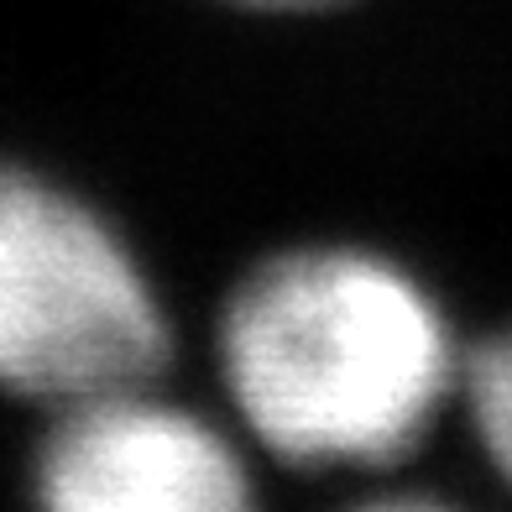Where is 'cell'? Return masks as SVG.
Instances as JSON below:
<instances>
[{
	"label": "cell",
	"instance_id": "6da1fadb",
	"mask_svg": "<svg viewBox=\"0 0 512 512\" xmlns=\"http://www.w3.org/2000/svg\"><path fill=\"white\" fill-rule=\"evenodd\" d=\"M434 293L361 246H298L241 277L220 377L241 429L298 471H392L460 392Z\"/></svg>",
	"mask_w": 512,
	"mask_h": 512
},
{
	"label": "cell",
	"instance_id": "7a4b0ae2",
	"mask_svg": "<svg viewBox=\"0 0 512 512\" xmlns=\"http://www.w3.org/2000/svg\"><path fill=\"white\" fill-rule=\"evenodd\" d=\"M162 361V298L115 225L0 162V387L63 408L152 382Z\"/></svg>",
	"mask_w": 512,
	"mask_h": 512
},
{
	"label": "cell",
	"instance_id": "3957f363",
	"mask_svg": "<svg viewBox=\"0 0 512 512\" xmlns=\"http://www.w3.org/2000/svg\"><path fill=\"white\" fill-rule=\"evenodd\" d=\"M32 486L58 512H236L251 502L230 434L152 382L63 403L37 445Z\"/></svg>",
	"mask_w": 512,
	"mask_h": 512
},
{
	"label": "cell",
	"instance_id": "277c9868",
	"mask_svg": "<svg viewBox=\"0 0 512 512\" xmlns=\"http://www.w3.org/2000/svg\"><path fill=\"white\" fill-rule=\"evenodd\" d=\"M460 392L471 408V429L481 439L492 471L512 486V330L481 340L460 371Z\"/></svg>",
	"mask_w": 512,
	"mask_h": 512
},
{
	"label": "cell",
	"instance_id": "5b68a950",
	"mask_svg": "<svg viewBox=\"0 0 512 512\" xmlns=\"http://www.w3.org/2000/svg\"><path fill=\"white\" fill-rule=\"evenodd\" d=\"M236 6H262V11H309V6H335V0H236Z\"/></svg>",
	"mask_w": 512,
	"mask_h": 512
}]
</instances>
